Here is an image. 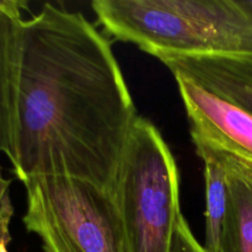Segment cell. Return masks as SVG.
Returning <instances> with one entry per match:
<instances>
[{"label":"cell","mask_w":252,"mask_h":252,"mask_svg":"<svg viewBox=\"0 0 252 252\" xmlns=\"http://www.w3.org/2000/svg\"><path fill=\"white\" fill-rule=\"evenodd\" d=\"M22 184V221L43 252H127L112 192L68 176L33 177Z\"/></svg>","instance_id":"cell-4"},{"label":"cell","mask_w":252,"mask_h":252,"mask_svg":"<svg viewBox=\"0 0 252 252\" xmlns=\"http://www.w3.org/2000/svg\"><path fill=\"white\" fill-rule=\"evenodd\" d=\"M174 252H207L204 246L193 235L185 217L181 218L177 228Z\"/></svg>","instance_id":"cell-10"},{"label":"cell","mask_w":252,"mask_h":252,"mask_svg":"<svg viewBox=\"0 0 252 252\" xmlns=\"http://www.w3.org/2000/svg\"><path fill=\"white\" fill-rule=\"evenodd\" d=\"M182 75L252 113V58L239 56H180L160 59Z\"/></svg>","instance_id":"cell-7"},{"label":"cell","mask_w":252,"mask_h":252,"mask_svg":"<svg viewBox=\"0 0 252 252\" xmlns=\"http://www.w3.org/2000/svg\"><path fill=\"white\" fill-rule=\"evenodd\" d=\"M204 164L206 180V243L207 252H220L221 235L229 208V185L225 167L218 153L203 143H193Z\"/></svg>","instance_id":"cell-9"},{"label":"cell","mask_w":252,"mask_h":252,"mask_svg":"<svg viewBox=\"0 0 252 252\" xmlns=\"http://www.w3.org/2000/svg\"><path fill=\"white\" fill-rule=\"evenodd\" d=\"M115 197L127 252H174L184 217L179 169L161 133L143 117L130 134Z\"/></svg>","instance_id":"cell-3"},{"label":"cell","mask_w":252,"mask_h":252,"mask_svg":"<svg viewBox=\"0 0 252 252\" xmlns=\"http://www.w3.org/2000/svg\"><path fill=\"white\" fill-rule=\"evenodd\" d=\"M10 185H11V180H7L2 176V174L0 172V208H1L2 201H4L5 196L9 193Z\"/></svg>","instance_id":"cell-12"},{"label":"cell","mask_w":252,"mask_h":252,"mask_svg":"<svg viewBox=\"0 0 252 252\" xmlns=\"http://www.w3.org/2000/svg\"><path fill=\"white\" fill-rule=\"evenodd\" d=\"M244 10L252 16V0H238Z\"/></svg>","instance_id":"cell-13"},{"label":"cell","mask_w":252,"mask_h":252,"mask_svg":"<svg viewBox=\"0 0 252 252\" xmlns=\"http://www.w3.org/2000/svg\"><path fill=\"white\" fill-rule=\"evenodd\" d=\"M216 152L225 167L229 185L220 252H252V167L231 155Z\"/></svg>","instance_id":"cell-8"},{"label":"cell","mask_w":252,"mask_h":252,"mask_svg":"<svg viewBox=\"0 0 252 252\" xmlns=\"http://www.w3.org/2000/svg\"><path fill=\"white\" fill-rule=\"evenodd\" d=\"M12 213H14V208H12L9 193H7L2 201L1 208H0V252H9L7 244L11 240L9 225Z\"/></svg>","instance_id":"cell-11"},{"label":"cell","mask_w":252,"mask_h":252,"mask_svg":"<svg viewBox=\"0 0 252 252\" xmlns=\"http://www.w3.org/2000/svg\"><path fill=\"white\" fill-rule=\"evenodd\" d=\"M106 32L158 59L180 56L252 58V16L238 0H95Z\"/></svg>","instance_id":"cell-2"},{"label":"cell","mask_w":252,"mask_h":252,"mask_svg":"<svg viewBox=\"0 0 252 252\" xmlns=\"http://www.w3.org/2000/svg\"><path fill=\"white\" fill-rule=\"evenodd\" d=\"M193 143H203L252 167V113L182 75H174Z\"/></svg>","instance_id":"cell-5"},{"label":"cell","mask_w":252,"mask_h":252,"mask_svg":"<svg viewBox=\"0 0 252 252\" xmlns=\"http://www.w3.org/2000/svg\"><path fill=\"white\" fill-rule=\"evenodd\" d=\"M138 118L110 41L81 12L44 4L25 19L12 165L20 181L68 176L115 194Z\"/></svg>","instance_id":"cell-1"},{"label":"cell","mask_w":252,"mask_h":252,"mask_svg":"<svg viewBox=\"0 0 252 252\" xmlns=\"http://www.w3.org/2000/svg\"><path fill=\"white\" fill-rule=\"evenodd\" d=\"M25 7L22 1L0 0V154H4L11 165L16 159L17 91Z\"/></svg>","instance_id":"cell-6"}]
</instances>
